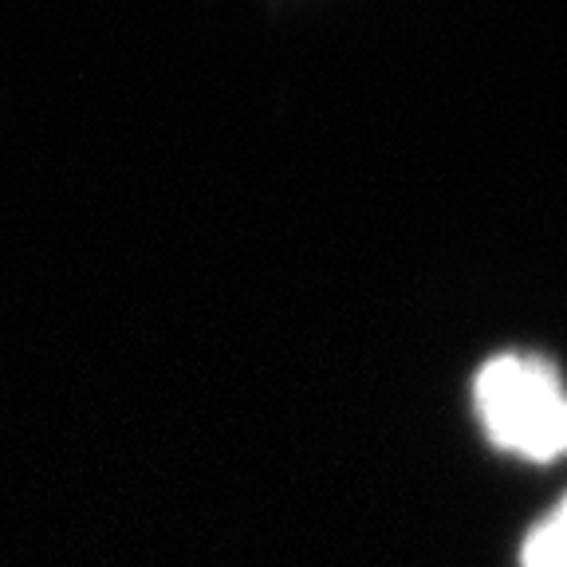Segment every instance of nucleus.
<instances>
[{"label":"nucleus","mask_w":567,"mask_h":567,"mask_svg":"<svg viewBox=\"0 0 567 567\" xmlns=\"http://www.w3.org/2000/svg\"><path fill=\"white\" fill-rule=\"evenodd\" d=\"M473 402L485 434L501 450L528 461H556L567 453V390L548 354H493L473 379Z\"/></svg>","instance_id":"f257e3e1"},{"label":"nucleus","mask_w":567,"mask_h":567,"mask_svg":"<svg viewBox=\"0 0 567 567\" xmlns=\"http://www.w3.org/2000/svg\"><path fill=\"white\" fill-rule=\"evenodd\" d=\"M520 567H567V496L528 528L520 544Z\"/></svg>","instance_id":"f03ea898"}]
</instances>
